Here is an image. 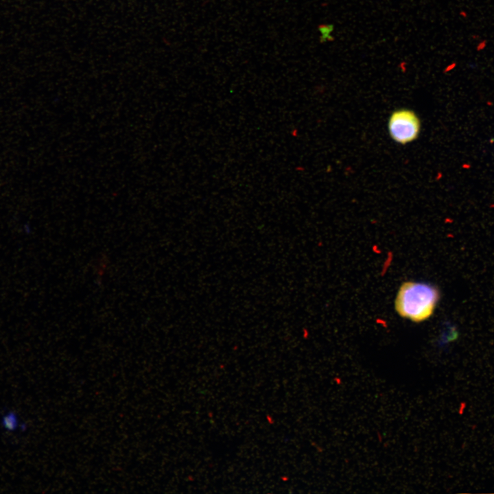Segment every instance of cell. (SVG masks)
Masks as SVG:
<instances>
[{
    "label": "cell",
    "mask_w": 494,
    "mask_h": 494,
    "mask_svg": "<svg viewBox=\"0 0 494 494\" xmlns=\"http://www.w3.org/2000/svg\"><path fill=\"white\" fill-rule=\"evenodd\" d=\"M440 298L438 288L425 282L408 281L399 287L395 300V309L401 318L413 322H422L434 312Z\"/></svg>",
    "instance_id": "1"
},
{
    "label": "cell",
    "mask_w": 494,
    "mask_h": 494,
    "mask_svg": "<svg viewBox=\"0 0 494 494\" xmlns=\"http://www.w3.org/2000/svg\"><path fill=\"white\" fill-rule=\"evenodd\" d=\"M387 128L393 141L406 145L417 139L421 130V122L413 110L401 108L391 113Z\"/></svg>",
    "instance_id": "2"
},
{
    "label": "cell",
    "mask_w": 494,
    "mask_h": 494,
    "mask_svg": "<svg viewBox=\"0 0 494 494\" xmlns=\"http://www.w3.org/2000/svg\"><path fill=\"white\" fill-rule=\"evenodd\" d=\"M3 427L8 431H14L19 426V420L16 414L13 412L5 414L1 420Z\"/></svg>",
    "instance_id": "3"
},
{
    "label": "cell",
    "mask_w": 494,
    "mask_h": 494,
    "mask_svg": "<svg viewBox=\"0 0 494 494\" xmlns=\"http://www.w3.org/2000/svg\"><path fill=\"white\" fill-rule=\"evenodd\" d=\"M320 32L322 33V39L324 42L332 41L334 40L333 36L331 35V32L334 30L333 24L323 25L320 27Z\"/></svg>",
    "instance_id": "4"
},
{
    "label": "cell",
    "mask_w": 494,
    "mask_h": 494,
    "mask_svg": "<svg viewBox=\"0 0 494 494\" xmlns=\"http://www.w3.org/2000/svg\"><path fill=\"white\" fill-rule=\"evenodd\" d=\"M487 46V40L486 39H483L480 40L478 45H476V51H481L484 50Z\"/></svg>",
    "instance_id": "5"
},
{
    "label": "cell",
    "mask_w": 494,
    "mask_h": 494,
    "mask_svg": "<svg viewBox=\"0 0 494 494\" xmlns=\"http://www.w3.org/2000/svg\"><path fill=\"white\" fill-rule=\"evenodd\" d=\"M456 67V62H453L452 63L449 64L446 69H445V72L449 71L452 69H454Z\"/></svg>",
    "instance_id": "6"
},
{
    "label": "cell",
    "mask_w": 494,
    "mask_h": 494,
    "mask_svg": "<svg viewBox=\"0 0 494 494\" xmlns=\"http://www.w3.org/2000/svg\"><path fill=\"white\" fill-rule=\"evenodd\" d=\"M459 14H460V16H461L463 17V18H467V12L464 11V10H461V11L459 12Z\"/></svg>",
    "instance_id": "7"
},
{
    "label": "cell",
    "mask_w": 494,
    "mask_h": 494,
    "mask_svg": "<svg viewBox=\"0 0 494 494\" xmlns=\"http://www.w3.org/2000/svg\"><path fill=\"white\" fill-rule=\"evenodd\" d=\"M478 37H479V36H478V35H475V34L472 35V38H473V39H476V38H478Z\"/></svg>",
    "instance_id": "8"
}]
</instances>
